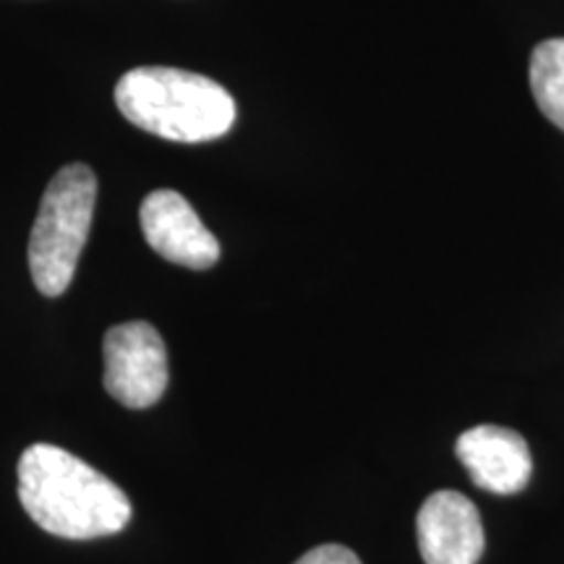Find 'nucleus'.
<instances>
[{
  "label": "nucleus",
  "mask_w": 564,
  "mask_h": 564,
  "mask_svg": "<svg viewBox=\"0 0 564 564\" xmlns=\"http://www.w3.org/2000/svg\"><path fill=\"white\" fill-rule=\"evenodd\" d=\"M531 89L535 105L564 131V40H544L531 55Z\"/></svg>",
  "instance_id": "obj_8"
},
{
  "label": "nucleus",
  "mask_w": 564,
  "mask_h": 564,
  "mask_svg": "<svg viewBox=\"0 0 564 564\" xmlns=\"http://www.w3.org/2000/svg\"><path fill=\"white\" fill-rule=\"evenodd\" d=\"M415 533L426 564H476L484 554L481 514L457 491L432 494L415 518Z\"/></svg>",
  "instance_id": "obj_6"
},
{
  "label": "nucleus",
  "mask_w": 564,
  "mask_h": 564,
  "mask_svg": "<svg viewBox=\"0 0 564 564\" xmlns=\"http://www.w3.org/2000/svg\"><path fill=\"white\" fill-rule=\"evenodd\" d=\"M17 476L19 502L26 514L58 539H105L129 525L131 502L121 486L63 447H26Z\"/></svg>",
  "instance_id": "obj_1"
},
{
  "label": "nucleus",
  "mask_w": 564,
  "mask_h": 564,
  "mask_svg": "<svg viewBox=\"0 0 564 564\" xmlns=\"http://www.w3.org/2000/svg\"><path fill=\"white\" fill-rule=\"evenodd\" d=\"M97 202V175L82 162L61 167L40 202L30 236V272L47 299L68 291L87 243Z\"/></svg>",
  "instance_id": "obj_3"
},
{
  "label": "nucleus",
  "mask_w": 564,
  "mask_h": 564,
  "mask_svg": "<svg viewBox=\"0 0 564 564\" xmlns=\"http://www.w3.org/2000/svg\"><path fill=\"white\" fill-rule=\"evenodd\" d=\"M105 390L116 403L144 411L167 390V348L150 322H126L108 329L102 343Z\"/></svg>",
  "instance_id": "obj_4"
},
{
  "label": "nucleus",
  "mask_w": 564,
  "mask_h": 564,
  "mask_svg": "<svg viewBox=\"0 0 564 564\" xmlns=\"http://www.w3.org/2000/svg\"><path fill=\"white\" fill-rule=\"evenodd\" d=\"M116 105L137 129L181 144L220 139L236 123L230 91L183 68L129 70L116 87Z\"/></svg>",
  "instance_id": "obj_2"
},
{
  "label": "nucleus",
  "mask_w": 564,
  "mask_h": 564,
  "mask_svg": "<svg viewBox=\"0 0 564 564\" xmlns=\"http://www.w3.org/2000/svg\"><path fill=\"white\" fill-rule=\"evenodd\" d=\"M141 232L154 253L188 270H209L220 259V243L178 192L160 188L141 202Z\"/></svg>",
  "instance_id": "obj_5"
},
{
  "label": "nucleus",
  "mask_w": 564,
  "mask_h": 564,
  "mask_svg": "<svg viewBox=\"0 0 564 564\" xmlns=\"http://www.w3.org/2000/svg\"><path fill=\"white\" fill-rule=\"evenodd\" d=\"M295 564H361V560L340 544H324L303 554Z\"/></svg>",
  "instance_id": "obj_9"
},
{
  "label": "nucleus",
  "mask_w": 564,
  "mask_h": 564,
  "mask_svg": "<svg viewBox=\"0 0 564 564\" xmlns=\"http://www.w3.org/2000/svg\"><path fill=\"white\" fill-rule=\"evenodd\" d=\"M455 453L478 489L505 497L523 491L533 470L531 449L523 436L491 423L460 434Z\"/></svg>",
  "instance_id": "obj_7"
}]
</instances>
